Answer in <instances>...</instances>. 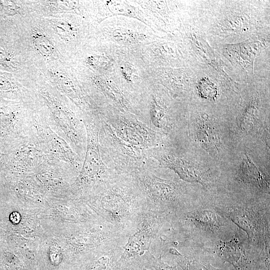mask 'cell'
<instances>
[{
	"instance_id": "cell-19",
	"label": "cell",
	"mask_w": 270,
	"mask_h": 270,
	"mask_svg": "<svg viewBox=\"0 0 270 270\" xmlns=\"http://www.w3.org/2000/svg\"><path fill=\"white\" fill-rule=\"evenodd\" d=\"M60 82L64 91L70 96L79 99L80 96V91L75 86L72 82L62 76Z\"/></svg>"
},
{
	"instance_id": "cell-21",
	"label": "cell",
	"mask_w": 270,
	"mask_h": 270,
	"mask_svg": "<svg viewBox=\"0 0 270 270\" xmlns=\"http://www.w3.org/2000/svg\"><path fill=\"white\" fill-rule=\"evenodd\" d=\"M54 28L58 34L62 37L69 38L72 31L69 25L64 24L63 22H56L54 24Z\"/></svg>"
},
{
	"instance_id": "cell-16",
	"label": "cell",
	"mask_w": 270,
	"mask_h": 270,
	"mask_svg": "<svg viewBox=\"0 0 270 270\" xmlns=\"http://www.w3.org/2000/svg\"><path fill=\"white\" fill-rule=\"evenodd\" d=\"M196 89L200 97L211 101L216 100L218 96V88L216 82L207 76H202L197 80Z\"/></svg>"
},
{
	"instance_id": "cell-13",
	"label": "cell",
	"mask_w": 270,
	"mask_h": 270,
	"mask_svg": "<svg viewBox=\"0 0 270 270\" xmlns=\"http://www.w3.org/2000/svg\"><path fill=\"white\" fill-rule=\"evenodd\" d=\"M195 129L197 140L203 148L212 155L218 153L220 140L214 120L206 114H200L196 119Z\"/></svg>"
},
{
	"instance_id": "cell-22",
	"label": "cell",
	"mask_w": 270,
	"mask_h": 270,
	"mask_svg": "<svg viewBox=\"0 0 270 270\" xmlns=\"http://www.w3.org/2000/svg\"><path fill=\"white\" fill-rule=\"evenodd\" d=\"M12 88L10 82L7 78L0 75V91L8 90Z\"/></svg>"
},
{
	"instance_id": "cell-4",
	"label": "cell",
	"mask_w": 270,
	"mask_h": 270,
	"mask_svg": "<svg viewBox=\"0 0 270 270\" xmlns=\"http://www.w3.org/2000/svg\"><path fill=\"white\" fill-rule=\"evenodd\" d=\"M210 200L218 212L246 234L254 246L270 256V198Z\"/></svg>"
},
{
	"instance_id": "cell-12",
	"label": "cell",
	"mask_w": 270,
	"mask_h": 270,
	"mask_svg": "<svg viewBox=\"0 0 270 270\" xmlns=\"http://www.w3.org/2000/svg\"><path fill=\"white\" fill-rule=\"evenodd\" d=\"M236 179L258 196L270 197L269 175L260 170L248 156H246L240 164L236 174Z\"/></svg>"
},
{
	"instance_id": "cell-11",
	"label": "cell",
	"mask_w": 270,
	"mask_h": 270,
	"mask_svg": "<svg viewBox=\"0 0 270 270\" xmlns=\"http://www.w3.org/2000/svg\"><path fill=\"white\" fill-rule=\"evenodd\" d=\"M230 10L222 12V14L218 16L216 20H214L212 29L216 34L214 35L224 38L232 36V34L240 37L248 36L252 30V26L254 24L252 22L254 21L252 18L248 7L230 8Z\"/></svg>"
},
{
	"instance_id": "cell-3",
	"label": "cell",
	"mask_w": 270,
	"mask_h": 270,
	"mask_svg": "<svg viewBox=\"0 0 270 270\" xmlns=\"http://www.w3.org/2000/svg\"><path fill=\"white\" fill-rule=\"evenodd\" d=\"M168 170L151 158L131 174L143 198L146 212L169 222L172 216L196 200H191L184 181Z\"/></svg>"
},
{
	"instance_id": "cell-5",
	"label": "cell",
	"mask_w": 270,
	"mask_h": 270,
	"mask_svg": "<svg viewBox=\"0 0 270 270\" xmlns=\"http://www.w3.org/2000/svg\"><path fill=\"white\" fill-rule=\"evenodd\" d=\"M169 224L182 238L200 246L212 242L234 225L214 208L210 199L202 198L172 216Z\"/></svg>"
},
{
	"instance_id": "cell-15",
	"label": "cell",
	"mask_w": 270,
	"mask_h": 270,
	"mask_svg": "<svg viewBox=\"0 0 270 270\" xmlns=\"http://www.w3.org/2000/svg\"><path fill=\"white\" fill-rule=\"evenodd\" d=\"M260 100L252 96L244 106L238 120L240 130L244 133L250 132L258 118L260 113Z\"/></svg>"
},
{
	"instance_id": "cell-23",
	"label": "cell",
	"mask_w": 270,
	"mask_h": 270,
	"mask_svg": "<svg viewBox=\"0 0 270 270\" xmlns=\"http://www.w3.org/2000/svg\"><path fill=\"white\" fill-rule=\"evenodd\" d=\"M224 264H222L220 268L214 266L212 270H234V268H232L230 266H226Z\"/></svg>"
},
{
	"instance_id": "cell-10",
	"label": "cell",
	"mask_w": 270,
	"mask_h": 270,
	"mask_svg": "<svg viewBox=\"0 0 270 270\" xmlns=\"http://www.w3.org/2000/svg\"><path fill=\"white\" fill-rule=\"evenodd\" d=\"M165 98L161 93L154 91L148 99V104L140 106L138 118L152 130L170 139L176 122L174 112L170 110L168 100Z\"/></svg>"
},
{
	"instance_id": "cell-6",
	"label": "cell",
	"mask_w": 270,
	"mask_h": 270,
	"mask_svg": "<svg viewBox=\"0 0 270 270\" xmlns=\"http://www.w3.org/2000/svg\"><path fill=\"white\" fill-rule=\"evenodd\" d=\"M201 246L234 270H270V256L254 246L246 234L235 225Z\"/></svg>"
},
{
	"instance_id": "cell-1",
	"label": "cell",
	"mask_w": 270,
	"mask_h": 270,
	"mask_svg": "<svg viewBox=\"0 0 270 270\" xmlns=\"http://www.w3.org/2000/svg\"><path fill=\"white\" fill-rule=\"evenodd\" d=\"M98 116L101 150L120 174L132 173L169 140L130 112L109 110Z\"/></svg>"
},
{
	"instance_id": "cell-18",
	"label": "cell",
	"mask_w": 270,
	"mask_h": 270,
	"mask_svg": "<svg viewBox=\"0 0 270 270\" xmlns=\"http://www.w3.org/2000/svg\"><path fill=\"white\" fill-rule=\"evenodd\" d=\"M150 268L156 270H178L177 265H170L162 260L160 255L155 256L152 254L150 256L146 265V268Z\"/></svg>"
},
{
	"instance_id": "cell-7",
	"label": "cell",
	"mask_w": 270,
	"mask_h": 270,
	"mask_svg": "<svg viewBox=\"0 0 270 270\" xmlns=\"http://www.w3.org/2000/svg\"><path fill=\"white\" fill-rule=\"evenodd\" d=\"M86 135V148L82 168L76 183L78 192L92 194L107 182L121 174L102 150L99 142L98 116L83 118Z\"/></svg>"
},
{
	"instance_id": "cell-2",
	"label": "cell",
	"mask_w": 270,
	"mask_h": 270,
	"mask_svg": "<svg viewBox=\"0 0 270 270\" xmlns=\"http://www.w3.org/2000/svg\"><path fill=\"white\" fill-rule=\"evenodd\" d=\"M102 220L128 238L138 229L146 212L143 198L131 174H121L92 194Z\"/></svg>"
},
{
	"instance_id": "cell-17",
	"label": "cell",
	"mask_w": 270,
	"mask_h": 270,
	"mask_svg": "<svg viewBox=\"0 0 270 270\" xmlns=\"http://www.w3.org/2000/svg\"><path fill=\"white\" fill-rule=\"evenodd\" d=\"M32 39L34 46L42 54L46 56H50L54 54V48L52 44L42 34L34 33Z\"/></svg>"
},
{
	"instance_id": "cell-9",
	"label": "cell",
	"mask_w": 270,
	"mask_h": 270,
	"mask_svg": "<svg viewBox=\"0 0 270 270\" xmlns=\"http://www.w3.org/2000/svg\"><path fill=\"white\" fill-rule=\"evenodd\" d=\"M151 158L184 182L200 184L206 190L212 187L213 180L208 172L174 152L168 144L156 149Z\"/></svg>"
},
{
	"instance_id": "cell-20",
	"label": "cell",
	"mask_w": 270,
	"mask_h": 270,
	"mask_svg": "<svg viewBox=\"0 0 270 270\" xmlns=\"http://www.w3.org/2000/svg\"><path fill=\"white\" fill-rule=\"evenodd\" d=\"M0 10L4 14L8 16H12L18 12V7L15 2L12 1H0Z\"/></svg>"
},
{
	"instance_id": "cell-14",
	"label": "cell",
	"mask_w": 270,
	"mask_h": 270,
	"mask_svg": "<svg viewBox=\"0 0 270 270\" xmlns=\"http://www.w3.org/2000/svg\"><path fill=\"white\" fill-rule=\"evenodd\" d=\"M122 252V246H120L98 254L84 270H120L118 261Z\"/></svg>"
},
{
	"instance_id": "cell-8",
	"label": "cell",
	"mask_w": 270,
	"mask_h": 270,
	"mask_svg": "<svg viewBox=\"0 0 270 270\" xmlns=\"http://www.w3.org/2000/svg\"><path fill=\"white\" fill-rule=\"evenodd\" d=\"M167 219L146 212L136 230L122 246L118 263L120 270L146 268L152 252V244L162 232L168 230Z\"/></svg>"
}]
</instances>
